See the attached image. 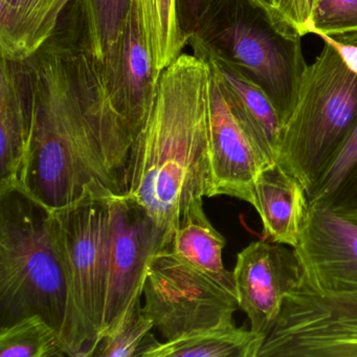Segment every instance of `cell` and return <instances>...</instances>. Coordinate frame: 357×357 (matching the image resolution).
Listing matches in <instances>:
<instances>
[{
	"mask_svg": "<svg viewBox=\"0 0 357 357\" xmlns=\"http://www.w3.org/2000/svg\"><path fill=\"white\" fill-rule=\"evenodd\" d=\"M30 59L34 108L22 193L47 211L126 195L132 133L91 49L83 0Z\"/></svg>",
	"mask_w": 357,
	"mask_h": 357,
	"instance_id": "1",
	"label": "cell"
},
{
	"mask_svg": "<svg viewBox=\"0 0 357 357\" xmlns=\"http://www.w3.org/2000/svg\"><path fill=\"white\" fill-rule=\"evenodd\" d=\"M211 76L204 60L181 54L160 74L151 109L133 135L125 196L167 245L190 204L208 194Z\"/></svg>",
	"mask_w": 357,
	"mask_h": 357,
	"instance_id": "2",
	"label": "cell"
},
{
	"mask_svg": "<svg viewBox=\"0 0 357 357\" xmlns=\"http://www.w3.org/2000/svg\"><path fill=\"white\" fill-rule=\"evenodd\" d=\"M302 37L259 0H213L189 45L196 57L225 62L258 85L284 124L308 66Z\"/></svg>",
	"mask_w": 357,
	"mask_h": 357,
	"instance_id": "3",
	"label": "cell"
},
{
	"mask_svg": "<svg viewBox=\"0 0 357 357\" xmlns=\"http://www.w3.org/2000/svg\"><path fill=\"white\" fill-rule=\"evenodd\" d=\"M114 198L87 196L47 211L66 279V317L60 337L68 356H93L101 338Z\"/></svg>",
	"mask_w": 357,
	"mask_h": 357,
	"instance_id": "4",
	"label": "cell"
},
{
	"mask_svg": "<svg viewBox=\"0 0 357 357\" xmlns=\"http://www.w3.org/2000/svg\"><path fill=\"white\" fill-rule=\"evenodd\" d=\"M66 285L43 206L20 191L0 194V324L40 315L61 332Z\"/></svg>",
	"mask_w": 357,
	"mask_h": 357,
	"instance_id": "5",
	"label": "cell"
},
{
	"mask_svg": "<svg viewBox=\"0 0 357 357\" xmlns=\"http://www.w3.org/2000/svg\"><path fill=\"white\" fill-rule=\"evenodd\" d=\"M357 120V75L325 43L308 64L296 105L282 127L278 162L309 194Z\"/></svg>",
	"mask_w": 357,
	"mask_h": 357,
	"instance_id": "6",
	"label": "cell"
},
{
	"mask_svg": "<svg viewBox=\"0 0 357 357\" xmlns=\"http://www.w3.org/2000/svg\"><path fill=\"white\" fill-rule=\"evenodd\" d=\"M143 313L165 340L233 323L237 298L169 246L154 255L144 285Z\"/></svg>",
	"mask_w": 357,
	"mask_h": 357,
	"instance_id": "7",
	"label": "cell"
},
{
	"mask_svg": "<svg viewBox=\"0 0 357 357\" xmlns=\"http://www.w3.org/2000/svg\"><path fill=\"white\" fill-rule=\"evenodd\" d=\"M259 357H357V291L287 294Z\"/></svg>",
	"mask_w": 357,
	"mask_h": 357,
	"instance_id": "8",
	"label": "cell"
},
{
	"mask_svg": "<svg viewBox=\"0 0 357 357\" xmlns=\"http://www.w3.org/2000/svg\"><path fill=\"white\" fill-rule=\"evenodd\" d=\"M167 246L155 225L139 206L126 196L112 200V241L101 337L116 325L132 303L143 296L150 262L154 255Z\"/></svg>",
	"mask_w": 357,
	"mask_h": 357,
	"instance_id": "9",
	"label": "cell"
},
{
	"mask_svg": "<svg viewBox=\"0 0 357 357\" xmlns=\"http://www.w3.org/2000/svg\"><path fill=\"white\" fill-rule=\"evenodd\" d=\"M211 73L210 181L206 197L229 196L252 206L259 176L273 164L263 155L238 118L222 83L212 68Z\"/></svg>",
	"mask_w": 357,
	"mask_h": 357,
	"instance_id": "10",
	"label": "cell"
},
{
	"mask_svg": "<svg viewBox=\"0 0 357 357\" xmlns=\"http://www.w3.org/2000/svg\"><path fill=\"white\" fill-rule=\"evenodd\" d=\"M300 285L319 292L357 291V222L323 204H310L298 244Z\"/></svg>",
	"mask_w": 357,
	"mask_h": 357,
	"instance_id": "11",
	"label": "cell"
},
{
	"mask_svg": "<svg viewBox=\"0 0 357 357\" xmlns=\"http://www.w3.org/2000/svg\"><path fill=\"white\" fill-rule=\"evenodd\" d=\"M233 275L239 309L248 315L250 330L266 338L286 296L302 281L294 248L266 239L252 242L237 255Z\"/></svg>",
	"mask_w": 357,
	"mask_h": 357,
	"instance_id": "12",
	"label": "cell"
},
{
	"mask_svg": "<svg viewBox=\"0 0 357 357\" xmlns=\"http://www.w3.org/2000/svg\"><path fill=\"white\" fill-rule=\"evenodd\" d=\"M101 64L110 99L128 124L133 139L151 109L160 78L137 0H132L120 37Z\"/></svg>",
	"mask_w": 357,
	"mask_h": 357,
	"instance_id": "13",
	"label": "cell"
},
{
	"mask_svg": "<svg viewBox=\"0 0 357 357\" xmlns=\"http://www.w3.org/2000/svg\"><path fill=\"white\" fill-rule=\"evenodd\" d=\"M34 108L30 58L1 57L0 64V194L24 190Z\"/></svg>",
	"mask_w": 357,
	"mask_h": 357,
	"instance_id": "14",
	"label": "cell"
},
{
	"mask_svg": "<svg viewBox=\"0 0 357 357\" xmlns=\"http://www.w3.org/2000/svg\"><path fill=\"white\" fill-rule=\"evenodd\" d=\"M252 206L260 217L264 239L292 248L298 244L310 202L302 183L279 162L261 173Z\"/></svg>",
	"mask_w": 357,
	"mask_h": 357,
	"instance_id": "15",
	"label": "cell"
},
{
	"mask_svg": "<svg viewBox=\"0 0 357 357\" xmlns=\"http://www.w3.org/2000/svg\"><path fill=\"white\" fill-rule=\"evenodd\" d=\"M202 60L218 76L234 110L257 147L269 162H277L283 122L268 96L233 66L212 58Z\"/></svg>",
	"mask_w": 357,
	"mask_h": 357,
	"instance_id": "16",
	"label": "cell"
},
{
	"mask_svg": "<svg viewBox=\"0 0 357 357\" xmlns=\"http://www.w3.org/2000/svg\"><path fill=\"white\" fill-rule=\"evenodd\" d=\"M75 0H0L1 57H32L55 32Z\"/></svg>",
	"mask_w": 357,
	"mask_h": 357,
	"instance_id": "17",
	"label": "cell"
},
{
	"mask_svg": "<svg viewBox=\"0 0 357 357\" xmlns=\"http://www.w3.org/2000/svg\"><path fill=\"white\" fill-rule=\"evenodd\" d=\"M264 336L235 321L160 342L150 333L137 356L259 357Z\"/></svg>",
	"mask_w": 357,
	"mask_h": 357,
	"instance_id": "18",
	"label": "cell"
},
{
	"mask_svg": "<svg viewBox=\"0 0 357 357\" xmlns=\"http://www.w3.org/2000/svg\"><path fill=\"white\" fill-rule=\"evenodd\" d=\"M227 240L213 227L204 210V199L190 204L169 244L179 258L193 265L223 288L236 296L233 271L223 264Z\"/></svg>",
	"mask_w": 357,
	"mask_h": 357,
	"instance_id": "19",
	"label": "cell"
},
{
	"mask_svg": "<svg viewBox=\"0 0 357 357\" xmlns=\"http://www.w3.org/2000/svg\"><path fill=\"white\" fill-rule=\"evenodd\" d=\"M310 204H323L337 211L357 206V120L308 194Z\"/></svg>",
	"mask_w": 357,
	"mask_h": 357,
	"instance_id": "20",
	"label": "cell"
},
{
	"mask_svg": "<svg viewBox=\"0 0 357 357\" xmlns=\"http://www.w3.org/2000/svg\"><path fill=\"white\" fill-rule=\"evenodd\" d=\"M137 3L154 66L162 74L189 45L179 26L175 0H137Z\"/></svg>",
	"mask_w": 357,
	"mask_h": 357,
	"instance_id": "21",
	"label": "cell"
},
{
	"mask_svg": "<svg viewBox=\"0 0 357 357\" xmlns=\"http://www.w3.org/2000/svg\"><path fill=\"white\" fill-rule=\"evenodd\" d=\"M68 356L59 331L40 315L0 328V357Z\"/></svg>",
	"mask_w": 357,
	"mask_h": 357,
	"instance_id": "22",
	"label": "cell"
},
{
	"mask_svg": "<svg viewBox=\"0 0 357 357\" xmlns=\"http://www.w3.org/2000/svg\"><path fill=\"white\" fill-rule=\"evenodd\" d=\"M83 3L91 49L102 63L120 37L132 0H83Z\"/></svg>",
	"mask_w": 357,
	"mask_h": 357,
	"instance_id": "23",
	"label": "cell"
},
{
	"mask_svg": "<svg viewBox=\"0 0 357 357\" xmlns=\"http://www.w3.org/2000/svg\"><path fill=\"white\" fill-rule=\"evenodd\" d=\"M153 328V321L144 314L142 298H139L131 304L116 325L102 335L93 356H137Z\"/></svg>",
	"mask_w": 357,
	"mask_h": 357,
	"instance_id": "24",
	"label": "cell"
},
{
	"mask_svg": "<svg viewBox=\"0 0 357 357\" xmlns=\"http://www.w3.org/2000/svg\"><path fill=\"white\" fill-rule=\"evenodd\" d=\"M357 31V0H315L308 34L329 36Z\"/></svg>",
	"mask_w": 357,
	"mask_h": 357,
	"instance_id": "25",
	"label": "cell"
},
{
	"mask_svg": "<svg viewBox=\"0 0 357 357\" xmlns=\"http://www.w3.org/2000/svg\"><path fill=\"white\" fill-rule=\"evenodd\" d=\"M314 5L315 0H279L277 12L305 36Z\"/></svg>",
	"mask_w": 357,
	"mask_h": 357,
	"instance_id": "26",
	"label": "cell"
},
{
	"mask_svg": "<svg viewBox=\"0 0 357 357\" xmlns=\"http://www.w3.org/2000/svg\"><path fill=\"white\" fill-rule=\"evenodd\" d=\"M213 0H175L179 26L188 40L195 33L198 24Z\"/></svg>",
	"mask_w": 357,
	"mask_h": 357,
	"instance_id": "27",
	"label": "cell"
},
{
	"mask_svg": "<svg viewBox=\"0 0 357 357\" xmlns=\"http://www.w3.org/2000/svg\"><path fill=\"white\" fill-rule=\"evenodd\" d=\"M315 36L319 37L324 43L333 47L342 58L344 66L357 75V31L333 36L325 34H317Z\"/></svg>",
	"mask_w": 357,
	"mask_h": 357,
	"instance_id": "28",
	"label": "cell"
},
{
	"mask_svg": "<svg viewBox=\"0 0 357 357\" xmlns=\"http://www.w3.org/2000/svg\"><path fill=\"white\" fill-rule=\"evenodd\" d=\"M338 212L342 213V214L346 215L349 218L352 219V220L356 221L357 222V206H354V208H348V210L344 211H338Z\"/></svg>",
	"mask_w": 357,
	"mask_h": 357,
	"instance_id": "29",
	"label": "cell"
},
{
	"mask_svg": "<svg viewBox=\"0 0 357 357\" xmlns=\"http://www.w3.org/2000/svg\"><path fill=\"white\" fill-rule=\"evenodd\" d=\"M260 3H262L263 5L266 6L269 9L275 10L277 11L278 3H279V0H259Z\"/></svg>",
	"mask_w": 357,
	"mask_h": 357,
	"instance_id": "30",
	"label": "cell"
}]
</instances>
